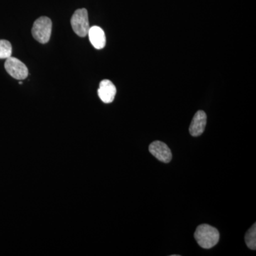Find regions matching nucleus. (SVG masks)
<instances>
[{"instance_id": "f257e3e1", "label": "nucleus", "mask_w": 256, "mask_h": 256, "mask_svg": "<svg viewBox=\"0 0 256 256\" xmlns=\"http://www.w3.org/2000/svg\"><path fill=\"white\" fill-rule=\"evenodd\" d=\"M194 238L200 246L210 249L218 244L220 238V232L208 224H202L197 227Z\"/></svg>"}, {"instance_id": "f03ea898", "label": "nucleus", "mask_w": 256, "mask_h": 256, "mask_svg": "<svg viewBox=\"0 0 256 256\" xmlns=\"http://www.w3.org/2000/svg\"><path fill=\"white\" fill-rule=\"evenodd\" d=\"M52 31V20L46 16H42L37 18L34 23L32 33L37 42L41 44H46L50 41Z\"/></svg>"}, {"instance_id": "7ed1b4c3", "label": "nucleus", "mask_w": 256, "mask_h": 256, "mask_svg": "<svg viewBox=\"0 0 256 256\" xmlns=\"http://www.w3.org/2000/svg\"><path fill=\"white\" fill-rule=\"evenodd\" d=\"M70 24H72L74 32L78 36L80 37L88 36L89 30H90V24H89L87 10H77L72 16Z\"/></svg>"}, {"instance_id": "20e7f679", "label": "nucleus", "mask_w": 256, "mask_h": 256, "mask_svg": "<svg viewBox=\"0 0 256 256\" xmlns=\"http://www.w3.org/2000/svg\"><path fill=\"white\" fill-rule=\"evenodd\" d=\"M4 68L12 77L18 80H24L28 76V67L21 60L14 57L6 58Z\"/></svg>"}, {"instance_id": "39448f33", "label": "nucleus", "mask_w": 256, "mask_h": 256, "mask_svg": "<svg viewBox=\"0 0 256 256\" xmlns=\"http://www.w3.org/2000/svg\"><path fill=\"white\" fill-rule=\"evenodd\" d=\"M150 152L159 161L164 163H169L172 158V152L169 146L161 141H154L150 144Z\"/></svg>"}, {"instance_id": "423d86ee", "label": "nucleus", "mask_w": 256, "mask_h": 256, "mask_svg": "<svg viewBox=\"0 0 256 256\" xmlns=\"http://www.w3.org/2000/svg\"><path fill=\"white\" fill-rule=\"evenodd\" d=\"M207 117L204 111H197L190 126V132L193 137H198L204 132Z\"/></svg>"}, {"instance_id": "0eeeda50", "label": "nucleus", "mask_w": 256, "mask_h": 256, "mask_svg": "<svg viewBox=\"0 0 256 256\" xmlns=\"http://www.w3.org/2000/svg\"><path fill=\"white\" fill-rule=\"evenodd\" d=\"M116 92V88L110 80H102L100 82L98 94L100 100L105 104H110L114 100Z\"/></svg>"}, {"instance_id": "6e6552de", "label": "nucleus", "mask_w": 256, "mask_h": 256, "mask_svg": "<svg viewBox=\"0 0 256 256\" xmlns=\"http://www.w3.org/2000/svg\"><path fill=\"white\" fill-rule=\"evenodd\" d=\"M88 36L89 37L90 43L96 50H102L106 46L105 32L100 26H94L90 28Z\"/></svg>"}, {"instance_id": "1a4fd4ad", "label": "nucleus", "mask_w": 256, "mask_h": 256, "mask_svg": "<svg viewBox=\"0 0 256 256\" xmlns=\"http://www.w3.org/2000/svg\"><path fill=\"white\" fill-rule=\"evenodd\" d=\"M256 224H254L252 228L248 230L245 236L246 244L248 248L255 250L256 249Z\"/></svg>"}, {"instance_id": "9d476101", "label": "nucleus", "mask_w": 256, "mask_h": 256, "mask_svg": "<svg viewBox=\"0 0 256 256\" xmlns=\"http://www.w3.org/2000/svg\"><path fill=\"white\" fill-rule=\"evenodd\" d=\"M12 47L10 42L0 40V60H6L12 56Z\"/></svg>"}, {"instance_id": "9b49d317", "label": "nucleus", "mask_w": 256, "mask_h": 256, "mask_svg": "<svg viewBox=\"0 0 256 256\" xmlns=\"http://www.w3.org/2000/svg\"><path fill=\"white\" fill-rule=\"evenodd\" d=\"M18 84H20V85H22V82H18Z\"/></svg>"}]
</instances>
